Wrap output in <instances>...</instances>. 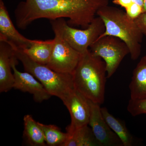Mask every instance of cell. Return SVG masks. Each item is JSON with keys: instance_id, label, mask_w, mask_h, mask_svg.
<instances>
[{"instance_id": "1", "label": "cell", "mask_w": 146, "mask_h": 146, "mask_svg": "<svg viewBox=\"0 0 146 146\" xmlns=\"http://www.w3.org/2000/svg\"><path fill=\"white\" fill-rule=\"evenodd\" d=\"M108 0H25L14 11L18 28L26 29L34 21L68 18L72 27L87 28L96 18L98 11L108 5Z\"/></svg>"}, {"instance_id": "2", "label": "cell", "mask_w": 146, "mask_h": 146, "mask_svg": "<svg viewBox=\"0 0 146 146\" xmlns=\"http://www.w3.org/2000/svg\"><path fill=\"white\" fill-rule=\"evenodd\" d=\"M72 76L76 90L91 101L103 103L107 78L106 65L101 58L92 54L89 49L81 54Z\"/></svg>"}, {"instance_id": "3", "label": "cell", "mask_w": 146, "mask_h": 146, "mask_svg": "<svg viewBox=\"0 0 146 146\" xmlns=\"http://www.w3.org/2000/svg\"><path fill=\"white\" fill-rule=\"evenodd\" d=\"M97 15L102 18L105 26V31L99 38L106 35L118 37L127 45L131 59L137 60L141 54L143 34L134 20L125 11L108 5L100 9Z\"/></svg>"}, {"instance_id": "4", "label": "cell", "mask_w": 146, "mask_h": 146, "mask_svg": "<svg viewBox=\"0 0 146 146\" xmlns=\"http://www.w3.org/2000/svg\"><path fill=\"white\" fill-rule=\"evenodd\" d=\"M11 46L18 60L23 64L25 72L30 73L37 78L52 96L63 101L74 88L72 74L55 72L47 65L39 64L32 60L23 50Z\"/></svg>"}, {"instance_id": "5", "label": "cell", "mask_w": 146, "mask_h": 146, "mask_svg": "<svg viewBox=\"0 0 146 146\" xmlns=\"http://www.w3.org/2000/svg\"><path fill=\"white\" fill-rule=\"evenodd\" d=\"M64 18L50 20L54 33V45L47 66L57 72L72 74L77 66L81 54L71 46L63 36Z\"/></svg>"}, {"instance_id": "6", "label": "cell", "mask_w": 146, "mask_h": 146, "mask_svg": "<svg viewBox=\"0 0 146 146\" xmlns=\"http://www.w3.org/2000/svg\"><path fill=\"white\" fill-rule=\"evenodd\" d=\"M89 48L92 54L101 58L105 62L107 78L114 74L123 58L130 54L123 41L111 35L100 37Z\"/></svg>"}, {"instance_id": "7", "label": "cell", "mask_w": 146, "mask_h": 146, "mask_svg": "<svg viewBox=\"0 0 146 146\" xmlns=\"http://www.w3.org/2000/svg\"><path fill=\"white\" fill-rule=\"evenodd\" d=\"M105 31L104 23L98 16L94 18L87 28L82 30L70 26L66 21L63 25V37L73 48L80 54L89 49Z\"/></svg>"}, {"instance_id": "8", "label": "cell", "mask_w": 146, "mask_h": 146, "mask_svg": "<svg viewBox=\"0 0 146 146\" xmlns=\"http://www.w3.org/2000/svg\"><path fill=\"white\" fill-rule=\"evenodd\" d=\"M71 117L70 124L66 128L68 133L89 124L90 115L89 100L74 88L62 101Z\"/></svg>"}, {"instance_id": "9", "label": "cell", "mask_w": 146, "mask_h": 146, "mask_svg": "<svg viewBox=\"0 0 146 146\" xmlns=\"http://www.w3.org/2000/svg\"><path fill=\"white\" fill-rule=\"evenodd\" d=\"M89 102L90 115L88 125L101 146H123L119 138L104 118L100 104L90 100Z\"/></svg>"}, {"instance_id": "10", "label": "cell", "mask_w": 146, "mask_h": 146, "mask_svg": "<svg viewBox=\"0 0 146 146\" xmlns=\"http://www.w3.org/2000/svg\"><path fill=\"white\" fill-rule=\"evenodd\" d=\"M0 41L22 50L29 48L33 41L23 36L16 29L3 0H0Z\"/></svg>"}, {"instance_id": "11", "label": "cell", "mask_w": 146, "mask_h": 146, "mask_svg": "<svg viewBox=\"0 0 146 146\" xmlns=\"http://www.w3.org/2000/svg\"><path fill=\"white\" fill-rule=\"evenodd\" d=\"M18 64L15 63L12 65L14 77L13 88L32 94L36 102H42L52 96L44 85L37 81L33 75L27 72H22L18 71L16 68Z\"/></svg>"}, {"instance_id": "12", "label": "cell", "mask_w": 146, "mask_h": 146, "mask_svg": "<svg viewBox=\"0 0 146 146\" xmlns=\"http://www.w3.org/2000/svg\"><path fill=\"white\" fill-rule=\"evenodd\" d=\"M13 47L7 42L0 41V92H8L13 88L14 77L12 65L18 63Z\"/></svg>"}, {"instance_id": "13", "label": "cell", "mask_w": 146, "mask_h": 146, "mask_svg": "<svg viewBox=\"0 0 146 146\" xmlns=\"http://www.w3.org/2000/svg\"><path fill=\"white\" fill-rule=\"evenodd\" d=\"M129 88L131 99L146 98V56L141 58L133 70Z\"/></svg>"}, {"instance_id": "14", "label": "cell", "mask_w": 146, "mask_h": 146, "mask_svg": "<svg viewBox=\"0 0 146 146\" xmlns=\"http://www.w3.org/2000/svg\"><path fill=\"white\" fill-rule=\"evenodd\" d=\"M54 42V39L45 41L33 40L29 48L23 50L32 60L47 65L51 56Z\"/></svg>"}, {"instance_id": "15", "label": "cell", "mask_w": 146, "mask_h": 146, "mask_svg": "<svg viewBox=\"0 0 146 146\" xmlns=\"http://www.w3.org/2000/svg\"><path fill=\"white\" fill-rule=\"evenodd\" d=\"M101 111L104 118L110 128L118 136L123 146H132L135 144V140L125 124L111 115L106 108H102Z\"/></svg>"}, {"instance_id": "16", "label": "cell", "mask_w": 146, "mask_h": 146, "mask_svg": "<svg viewBox=\"0 0 146 146\" xmlns=\"http://www.w3.org/2000/svg\"><path fill=\"white\" fill-rule=\"evenodd\" d=\"M24 136L28 143L31 146H46L44 135L39 122L29 115L24 116Z\"/></svg>"}, {"instance_id": "17", "label": "cell", "mask_w": 146, "mask_h": 146, "mask_svg": "<svg viewBox=\"0 0 146 146\" xmlns=\"http://www.w3.org/2000/svg\"><path fill=\"white\" fill-rule=\"evenodd\" d=\"M67 133L68 138L63 146H101L88 125Z\"/></svg>"}, {"instance_id": "18", "label": "cell", "mask_w": 146, "mask_h": 146, "mask_svg": "<svg viewBox=\"0 0 146 146\" xmlns=\"http://www.w3.org/2000/svg\"><path fill=\"white\" fill-rule=\"evenodd\" d=\"M44 135L46 143L50 146H63L68 137L67 132H62L54 125H45L39 123Z\"/></svg>"}, {"instance_id": "19", "label": "cell", "mask_w": 146, "mask_h": 146, "mask_svg": "<svg viewBox=\"0 0 146 146\" xmlns=\"http://www.w3.org/2000/svg\"><path fill=\"white\" fill-rule=\"evenodd\" d=\"M127 109L133 116L146 114V98L139 100L131 99L129 102Z\"/></svg>"}, {"instance_id": "20", "label": "cell", "mask_w": 146, "mask_h": 146, "mask_svg": "<svg viewBox=\"0 0 146 146\" xmlns=\"http://www.w3.org/2000/svg\"><path fill=\"white\" fill-rule=\"evenodd\" d=\"M125 10L128 16L134 20L143 13V7L137 4L133 3L125 9Z\"/></svg>"}, {"instance_id": "21", "label": "cell", "mask_w": 146, "mask_h": 146, "mask_svg": "<svg viewBox=\"0 0 146 146\" xmlns=\"http://www.w3.org/2000/svg\"><path fill=\"white\" fill-rule=\"evenodd\" d=\"M134 21L141 33L146 36V12H143Z\"/></svg>"}, {"instance_id": "22", "label": "cell", "mask_w": 146, "mask_h": 146, "mask_svg": "<svg viewBox=\"0 0 146 146\" xmlns=\"http://www.w3.org/2000/svg\"><path fill=\"white\" fill-rule=\"evenodd\" d=\"M112 2L123 7L125 9L133 3L137 4L143 7V0H113Z\"/></svg>"}, {"instance_id": "23", "label": "cell", "mask_w": 146, "mask_h": 146, "mask_svg": "<svg viewBox=\"0 0 146 146\" xmlns=\"http://www.w3.org/2000/svg\"><path fill=\"white\" fill-rule=\"evenodd\" d=\"M146 12V0H143V12Z\"/></svg>"}]
</instances>
